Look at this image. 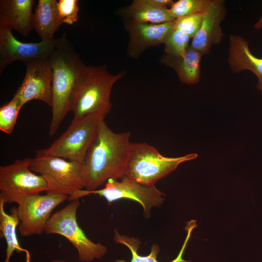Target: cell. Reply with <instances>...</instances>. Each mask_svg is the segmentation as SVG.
<instances>
[{"mask_svg":"<svg viewBox=\"0 0 262 262\" xmlns=\"http://www.w3.org/2000/svg\"><path fill=\"white\" fill-rule=\"evenodd\" d=\"M104 117L92 114L73 118L67 130L47 148L36 154L51 155L82 164Z\"/></svg>","mask_w":262,"mask_h":262,"instance_id":"5","label":"cell"},{"mask_svg":"<svg viewBox=\"0 0 262 262\" xmlns=\"http://www.w3.org/2000/svg\"><path fill=\"white\" fill-rule=\"evenodd\" d=\"M174 21L161 24L138 23L128 21L126 24L130 38L128 56L137 58L148 48L164 44L175 29Z\"/></svg>","mask_w":262,"mask_h":262,"instance_id":"13","label":"cell"},{"mask_svg":"<svg viewBox=\"0 0 262 262\" xmlns=\"http://www.w3.org/2000/svg\"><path fill=\"white\" fill-rule=\"evenodd\" d=\"M77 0H59L57 8L63 23L73 25L78 20L79 6Z\"/></svg>","mask_w":262,"mask_h":262,"instance_id":"26","label":"cell"},{"mask_svg":"<svg viewBox=\"0 0 262 262\" xmlns=\"http://www.w3.org/2000/svg\"><path fill=\"white\" fill-rule=\"evenodd\" d=\"M253 28L256 30L262 29V14L258 21L253 25Z\"/></svg>","mask_w":262,"mask_h":262,"instance_id":"27","label":"cell"},{"mask_svg":"<svg viewBox=\"0 0 262 262\" xmlns=\"http://www.w3.org/2000/svg\"><path fill=\"white\" fill-rule=\"evenodd\" d=\"M124 75V72L112 74L104 66H85L79 80L71 106L74 118L92 114L105 117L112 106L110 101L112 88Z\"/></svg>","mask_w":262,"mask_h":262,"instance_id":"3","label":"cell"},{"mask_svg":"<svg viewBox=\"0 0 262 262\" xmlns=\"http://www.w3.org/2000/svg\"><path fill=\"white\" fill-rule=\"evenodd\" d=\"M53 72L52 117L49 134L54 135L71 106L81 73L85 65L65 33L57 38L50 57Z\"/></svg>","mask_w":262,"mask_h":262,"instance_id":"2","label":"cell"},{"mask_svg":"<svg viewBox=\"0 0 262 262\" xmlns=\"http://www.w3.org/2000/svg\"><path fill=\"white\" fill-rule=\"evenodd\" d=\"M87 195H98L104 197L109 203L121 199H130L138 202L143 207L146 215L149 214L151 209L159 206L164 201V194L155 185L142 184L125 175L120 179H109L105 187L101 189L89 191Z\"/></svg>","mask_w":262,"mask_h":262,"instance_id":"10","label":"cell"},{"mask_svg":"<svg viewBox=\"0 0 262 262\" xmlns=\"http://www.w3.org/2000/svg\"><path fill=\"white\" fill-rule=\"evenodd\" d=\"M23 107L20 100L14 96L13 98L0 108V130L11 134L14 131L19 112Z\"/></svg>","mask_w":262,"mask_h":262,"instance_id":"22","label":"cell"},{"mask_svg":"<svg viewBox=\"0 0 262 262\" xmlns=\"http://www.w3.org/2000/svg\"><path fill=\"white\" fill-rule=\"evenodd\" d=\"M68 196L64 195H33L20 200L15 207L19 219L18 230L24 237L40 235L44 232L46 225L53 210Z\"/></svg>","mask_w":262,"mask_h":262,"instance_id":"9","label":"cell"},{"mask_svg":"<svg viewBox=\"0 0 262 262\" xmlns=\"http://www.w3.org/2000/svg\"><path fill=\"white\" fill-rule=\"evenodd\" d=\"M31 169L46 180L47 194L73 196L84 188L81 164L61 157L36 154L32 159Z\"/></svg>","mask_w":262,"mask_h":262,"instance_id":"7","label":"cell"},{"mask_svg":"<svg viewBox=\"0 0 262 262\" xmlns=\"http://www.w3.org/2000/svg\"><path fill=\"white\" fill-rule=\"evenodd\" d=\"M25 75L14 96L23 106L32 100L52 104L53 72L49 58L36 59L25 64Z\"/></svg>","mask_w":262,"mask_h":262,"instance_id":"12","label":"cell"},{"mask_svg":"<svg viewBox=\"0 0 262 262\" xmlns=\"http://www.w3.org/2000/svg\"><path fill=\"white\" fill-rule=\"evenodd\" d=\"M50 262H66L63 260L54 259V260H51Z\"/></svg>","mask_w":262,"mask_h":262,"instance_id":"28","label":"cell"},{"mask_svg":"<svg viewBox=\"0 0 262 262\" xmlns=\"http://www.w3.org/2000/svg\"><path fill=\"white\" fill-rule=\"evenodd\" d=\"M228 64L233 73L249 70L258 79L257 89L262 95V58L253 54L249 43L242 36L231 34L229 38Z\"/></svg>","mask_w":262,"mask_h":262,"instance_id":"15","label":"cell"},{"mask_svg":"<svg viewBox=\"0 0 262 262\" xmlns=\"http://www.w3.org/2000/svg\"><path fill=\"white\" fill-rule=\"evenodd\" d=\"M12 29L0 23V73L15 61L24 64L33 60L49 58L57 41L41 40L38 42L24 43L16 39Z\"/></svg>","mask_w":262,"mask_h":262,"instance_id":"11","label":"cell"},{"mask_svg":"<svg viewBox=\"0 0 262 262\" xmlns=\"http://www.w3.org/2000/svg\"><path fill=\"white\" fill-rule=\"evenodd\" d=\"M56 0H39L33 16V27L41 40H53L63 23Z\"/></svg>","mask_w":262,"mask_h":262,"instance_id":"17","label":"cell"},{"mask_svg":"<svg viewBox=\"0 0 262 262\" xmlns=\"http://www.w3.org/2000/svg\"><path fill=\"white\" fill-rule=\"evenodd\" d=\"M129 131L116 133L103 119L97 135L81 164L86 190L93 191L109 179L118 180L126 173L131 142Z\"/></svg>","mask_w":262,"mask_h":262,"instance_id":"1","label":"cell"},{"mask_svg":"<svg viewBox=\"0 0 262 262\" xmlns=\"http://www.w3.org/2000/svg\"><path fill=\"white\" fill-rule=\"evenodd\" d=\"M224 0H212L206 9L201 27L192 38L190 46L203 55L210 52L213 45L220 44L224 33L221 26L226 10Z\"/></svg>","mask_w":262,"mask_h":262,"instance_id":"14","label":"cell"},{"mask_svg":"<svg viewBox=\"0 0 262 262\" xmlns=\"http://www.w3.org/2000/svg\"><path fill=\"white\" fill-rule=\"evenodd\" d=\"M114 239L116 243L126 246L130 250L132 256L131 262H159L157 259V255L159 252V247L158 245L153 244L152 245L150 253L148 255L140 256L137 253L140 245L138 240L134 237L120 235L115 230ZM184 246L178 257L171 262H184L181 259Z\"/></svg>","mask_w":262,"mask_h":262,"instance_id":"21","label":"cell"},{"mask_svg":"<svg viewBox=\"0 0 262 262\" xmlns=\"http://www.w3.org/2000/svg\"><path fill=\"white\" fill-rule=\"evenodd\" d=\"M80 205L79 199H75L52 214L44 232L47 234H57L65 237L77 250L80 261L91 262L95 259L102 258L107 252V248L90 240L79 226L77 211Z\"/></svg>","mask_w":262,"mask_h":262,"instance_id":"6","label":"cell"},{"mask_svg":"<svg viewBox=\"0 0 262 262\" xmlns=\"http://www.w3.org/2000/svg\"><path fill=\"white\" fill-rule=\"evenodd\" d=\"M129 21L138 23L161 24L175 20L169 8L157 6L150 0H134L124 9Z\"/></svg>","mask_w":262,"mask_h":262,"instance_id":"19","label":"cell"},{"mask_svg":"<svg viewBox=\"0 0 262 262\" xmlns=\"http://www.w3.org/2000/svg\"><path fill=\"white\" fill-rule=\"evenodd\" d=\"M33 0H0V23L27 36L33 27Z\"/></svg>","mask_w":262,"mask_h":262,"instance_id":"16","label":"cell"},{"mask_svg":"<svg viewBox=\"0 0 262 262\" xmlns=\"http://www.w3.org/2000/svg\"><path fill=\"white\" fill-rule=\"evenodd\" d=\"M211 1L212 0H179L174 2L170 7L169 12L176 19L204 12Z\"/></svg>","mask_w":262,"mask_h":262,"instance_id":"23","label":"cell"},{"mask_svg":"<svg viewBox=\"0 0 262 262\" xmlns=\"http://www.w3.org/2000/svg\"><path fill=\"white\" fill-rule=\"evenodd\" d=\"M5 203L0 200V237L5 240L7 246L6 257L3 262H10L14 251L24 252L26 255V262H30L31 256L29 251L22 248L19 245L16 235V227L20 221L16 213L15 207L10 210V214L4 211Z\"/></svg>","mask_w":262,"mask_h":262,"instance_id":"20","label":"cell"},{"mask_svg":"<svg viewBox=\"0 0 262 262\" xmlns=\"http://www.w3.org/2000/svg\"><path fill=\"white\" fill-rule=\"evenodd\" d=\"M205 11L176 19L174 21L175 29L181 31L192 38L201 27Z\"/></svg>","mask_w":262,"mask_h":262,"instance_id":"25","label":"cell"},{"mask_svg":"<svg viewBox=\"0 0 262 262\" xmlns=\"http://www.w3.org/2000/svg\"><path fill=\"white\" fill-rule=\"evenodd\" d=\"M190 38L181 31L174 29L164 43L165 55L175 57L184 56L189 47Z\"/></svg>","mask_w":262,"mask_h":262,"instance_id":"24","label":"cell"},{"mask_svg":"<svg viewBox=\"0 0 262 262\" xmlns=\"http://www.w3.org/2000/svg\"><path fill=\"white\" fill-rule=\"evenodd\" d=\"M203 55L189 46L184 56L175 57L164 55L161 61L175 71L180 82L186 84H195L200 79V63Z\"/></svg>","mask_w":262,"mask_h":262,"instance_id":"18","label":"cell"},{"mask_svg":"<svg viewBox=\"0 0 262 262\" xmlns=\"http://www.w3.org/2000/svg\"><path fill=\"white\" fill-rule=\"evenodd\" d=\"M197 156L196 153H191L179 157H167L146 143H131L125 175L142 184L155 185L180 163Z\"/></svg>","mask_w":262,"mask_h":262,"instance_id":"4","label":"cell"},{"mask_svg":"<svg viewBox=\"0 0 262 262\" xmlns=\"http://www.w3.org/2000/svg\"><path fill=\"white\" fill-rule=\"evenodd\" d=\"M32 158L16 160L13 164L0 166V200L16 204L24 197L47 190L44 178L33 173Z\"/></svg>","mask_w":262,"mask_h":262,"instance_id":"8","label":"cell"}]
</instances>
